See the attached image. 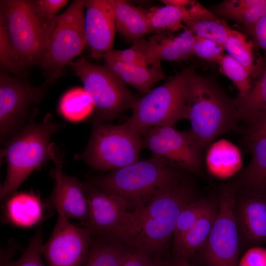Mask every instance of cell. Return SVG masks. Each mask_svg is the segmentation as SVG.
Returning <instances> with one entry per match:
<instances>
[{
    "instance_id": "6da1fadb",
    "label": "cell",
    "mask_w": 266,
    "mask_h": 266,
    "mask_svg": "<svg viewBox=\"0 0 266 266\" xmlns=\"http://www.w3.org/2000/svg\"><path fill=\"white\" fill-rule=\"evenodd\" d=\"M191 201L189 189L180 181L147 203L129 211L110 236L151 254L166 246L181 212Z\"/></svg>"
},
{
    "instance_id": "7a4b0ae2",
    "label": "cell",
    "mask_w": 266,
    "mask_h": 266,
    "mask_svg": "<svg viewBox=\"0 0 266 266\" xmlns=\"http://www.w3.org/2000/svg\"><path fill=\"white\" fill-rule=\"evenodd\" d=\"M185 100L190 130L202 149L219 136L236 129L240 118L235 99L194 70L187 82Z\"/></svg>"
},
{
    "instance_id": "3957f363",
    "label": "cell",
    "mask_w": 266,
    "mask_h": 266,
    "mask_svg": "<svg viewBox=\"0 0 266 266\" xmlns=\"http://www.w3.org/2000/svg\"><path fill=\"white\" fill-rule=\"evenodd\" d=\"M180 181L178 169L151 157L88 182L104 192L122 198L134 210Z\"/></svg>"
},
{
    "instance_id": "277c9868",
    "label": "cell",
    "mask_w": 266,
    "mask_h": 266,
    "mask_svg": "<svg viewBox=\"0 0 266 266\" xmlns=\"http://www.w3.org/2000/svg\"><path fill=\"white\" fill-rule=\"evenodd\" d=\"M47 114L42 121H30L7 142L1 152L7 173L0 188L1 200L15 192L28 176L47 160H52V135L64 127Z\"/></svg>"
},
{
    "instance_id": "5b68a950",
    "label": "cell",
    "mask_w": 266,
    "mask_h": 266,
    "mask_svg": "<svg viewBox=\"0 0 266 266\" xmlns=\"http://www.w3.org/2000/svg\"><path fill=\"white\" fill-rule=\"evenodd\" d=\"M194 69L186 68L170 77L163 84L137 98L125 123L142 136L157 127H174L179 120L187 119L186 90Z\"/></svg>"
},
{
    "instance_id": "8992f818",
    "label": "cell",
    "mask_w": 266,
    "mask_h": 266,
    "mask_svg": "<svg viewBox=\"0 0 266 266\" xmlns=\"http://www.w3.org/2000/svg\"><path fill=\"white\" fill-rule=\"evenodd\" d=\"M142 137L125 123L94 122L89 143L77 157L96 170H116L139 160Z\"/></svg>"
},
{
    "instance_id": "52a82bcc",
    "label": "cell",
    "mask_w": 266,
    "mask_h": 266,
    "mask_svg": "<svg viewBox=\"0 0 266 266\" xmlns=\"http://www.w3.org/2000/svg\"><path fill=\"white\" fill-rule=\"evenodd\" d=\"M84 8L85 0H74L44 28V48L40 63L52 81L86 45Z\"/></svg>"
},
{
    "instance_id": "ba28073f",
    "label": "cell",
    "mask_w": 266,
    "mask_h": 266,
    "mask_svg": "<svg viewBox=\"0 0 266 266\" xmlns=\"http://www.w3.org/2000/svg\"><path fill=\"white\" fill-rule=\"evenodd\" d=\"M70 65L92 99L96 112L94 122H104L115 119L131 109L137 99L125 83L105 66L91 63L83 57Z\"/></svg>"
},
{
    "instance_id": "9c48e42d",
    "label": "cell",
    "mask_w": 266,
    "mask_h": 266,
    "mask_svg": "<svg viewBox=\"0 0 266 266\" xmlns=\"http://www.w3.org/2000/svg\"><path fill=\"white\" fill-rule=\"evenodd\" d=\"M0 7L19 66L24 70L40 63L45 30L33 10L31 0H1Z\"/></svg>"
},
{
    "instance_id": "30bf717a",
    "label": "cell",
    "mask_w": 266,
    "mask_h": 266,
    "mask_svg": "<svg viewBox=\"0 0 266 266\" xmlns=\"http://www.w3.org/2000/svg\"><path fill=\"white\" fill-rule=\"evenodd\" d=\"M235 200L234 187L222 190L216 217L200 251L208 266H238L240 239L235 217Z\"/></svg>"
},
{
    "instance_id": "8fae6325",
    "label": "cell",
    "mask_w": 266,
    "mask_h": 266,
    "mask_svg": "<svg viewBox=\"0 0 266 266\" xmlns=\"http://www.w3.org/2000/svg\"><path fill=\"white\" fill-rule=\"evenodd\" d=\"M142 147L151 157L177 169L197 172L202 163V148L191 130L180 132L173 127L152 128L142 137Z\"/></svg>"
},
{
    "instance_id": "7c38bea8",
    "label": "cell",
    "mask_w": 266,
    "mask_h": 266,
    "mask_svg": "<svg viewBox=\"0 0 266 266\" xmlns=\"http://www.w3.org/2000/svg\"><path fill=\"white\" fill-rule=\"evenodd\" d=\"M92 236L86 228L76 226L58 214L53 231L42 246L47 266H83L93 243Z\"/></svg>"
},
{
    "instance_id": "4fadbf2b",
    "label": "cell",
    "mask_w": 266,
    "mask_h": 266,
    "mask_svg": "<svg viewBox=\"0 0 266 266\" xmlns=\"http://www.w3.org/2000/svg\"><path fill=\"white\" fill-rule=\"evenodd\" d=\"M45 85L33 88L5 72L0 75V133L3 141L13 135L23 124L33 104L44 93Z\"/></svg>"
},
{
    "instance_id": "5bb4252c",
    "label": "cell",
    "mask_w": 266,
    "mask_h": 266,
    "mask_svg": "<svg viewBox=\"0 0 266 266\" xmlns=\"http://www.w3.org/2000/svg\"><path fill=\"white\" fill-rule=\"evenodd\" d=\"M52 161L55 165L53 171L55 185L50 197L51 204L58 214L67 219H77L86 226L89 205L82 182L64 173L62 157H57L54 146L52 149Z\"/></svg>"
},
{
    "instance_id": "9a60e30c",
    "label": "cell",
    "mask_w": 266,
    "mask_h": 266,
    "mask_svg": "<svg viewBox=\"0 0 266 266\" xmlns=\"http://www.w3.org/2000/svg\"><path fill=\"white\" fill-rule=\"evenodd\" d=\"M82 184L89 205L86 228L93 234L111 236L129 211V204L122 198L104 192L88 181Z\"/></svg>"
},
{
    "instance_id": "2e32d148",
    "label": "cell",
    "mask_w": 266,
    "mask_h": 266,
    "mask_svg": "<svg viewBox=\"0 0 266 266\" xmlns=\"http://www.w3.org/2000/svg\"><path fill=\"white\" fill-rule=\"evenodd\" d=\"M84 31L87 45L94 58H102L112 50L116 21L108 0H85Z\"/></svg>"
},
{
    "instance_id": "e0dca14e",
    "label": "cell",
    "mask_w": 266,
    "mask_h": 266,
    "mask_svg": "<svg viewBox=\"0 0 266 266\" xmlns=\"http://www.w3.org/2000/svg\"><path fill=\"white\" fill-rule=\"evenodd\" d=\"M241 189L244 196L235 200L234 210L239 239L251 247L266 243V194Z\"/></svg>"
},
{
    "instance_id": "ac0fdd59",
    "label": "cell",
    "mask_w": 266,
    "mask_h": 266,
    "mask_svg": "<svg viewBox=\"0 0 266 266\" xmlns=\"http://www.w3.org/2000/svg\"><path fill=\"white\" fill-rule=\"evenodd\" d=\"M195 35L185 27L177 36L159 33L151 36L146 43L144 56L149 65L161 61H177L193 56Z\"/></svg>"
},
{
    "instance_id": "d6986e66",
    "label": "cell",
    "mask_w": 266,
    "mask_h": 266,
    "mask_svg": "<svg viewBox=\"0 0 266 266\" xmlns=\"http://www.w3.org/2000/svg\"><path fill=\"white\" fill-rule=\"evenodd\" d=\"M115 16L117 30L129 41L153 33L146 12L124 0H108Z\"/></svg>"
},
{
    "instance_id": "ffe728a7",
    "label": "cell",
    "mask_w": 266,
    "mask_h": 266,
    "mask_svg": "<svg viewBox=\"0 0 266 266\" xmlns=\"http://www.w3.org/2000/svg\"><path fill=\"white\" fill-rule=\"evenodd\" d=\"M105 66L125 83L129 84L140 93L146 94L159 81L165 78L160 63L148 66L128 65L104 60Z\"/></svg>"
},
{
    "instance_id": "44dd1931",
    "label": "cell",
    "mask_w": 266,
    "mask_h": 266,
    "mask_svg": "<svg viewBox=\"0 0 266 266\" xmlns=\"http://www.w3.org/2000/svg\"><path fill=\"white\" fill-rule=\"evenodd\" d=\"M217 211L211 205L189 230L173 242L175 258L189 261L197 252L201 251L209 235Z\"/></svg>"
},
{
    "instance_id": "7402d4cb",
    "label": "cell",
    "mask_w": 266,
    "mask_h": 266,
    "mask_svg": "<svg viewBox=\"0 0 266 266\" xmlns=\"http://www.w3.org/2000/svg\"><path fill=\"white\" fill-rule=\"evenodd\" d=\"M251 159L237 180V186L252 192L266 194V137L249 141Z\"/></svg>"
},
{
    "instance_id": "603a6c76",
    "label": "cell",
    "mask_w": 266,
    "mask_h": 266,
    "mask_svg": "<svg viewBox=\"0 0 266 266\" xmlns=\"http://www.w3.org/2000/svg\"><path fill=\"white\" fill-rule=\"evenodd\" d=\"M5 208L8 220L19 227H31L37 223L42 216V203L33 193L13 195L7 200Z\"/></svg>"
},
{
    "instance_id": "cb8c5ba5",
    "label": "cell",
    "mask_w": 266,
    "mask_h": 266,
    "mask_svg": "<svg viewBox=\"0 0 266 266\" xmlns=\"http://www.w3.org/2000/svg\"><path fill=\"white\" fill-rule=\"evenodd\" d=\"M214 11L242 24L248 32L266 14V0H226L216 5Z\"/></svg>"
},
{
    "instance_id": "d4e9b609",
    "label": "cell",
    "mask_w": 266,
    "mask_h": 266,
    "mask_svg": "<svg viewBox=\"0 0 266 266\" xmlns=\"http://www.w3.org/2000/svg\"><path fill=\"white\" fill-rule=\"evenodd\" d=\"M108 238L93 241L83 266H122L134 249Z\"/></svg>"
},
{
    "instance_id": "484cf974",
    "label": "cell",
    "mask_w": 266,
    "mask_h": 266,
    "mask_svg": "<svg viewBox=\"0 0 266 266\" xmlns=\"http://www.w3.org/2000/svg\"><path fill=\"white\" fill-rule=\"evenodd\" d=\"M259 75L250 92L245 97L235 99L240 120L246 123L266 111V56Z\"/></svg>"
},
{
    "instance_id": "4316f807",
    "label": "cell",
    "mask_w": 266,
    "mask_h": 266,
    "mask_svg": "<svg viewBox=\"0 0 266 266\" xmlns=\"http://www.w3.org/2000/svg\"><path fill=\"white\" fill-rule=\"evenodd\" d=\"M190 5L187 7H155L146 12L153 32H175L184 29L183 22L193 18Z\"/></svg>"
},
{
    "instance_id": "83f0119b",
    "label": "cell",
    "mask_w": 266,
    "mask_h": 266,
    "mask_svg": "<svg viewBox=\"0 0 266 266\" xmlns=\"http://www.w3.org/2000/svg\"><path fill=\"white\" fill-rule=\"evenodd\" d=\"M94 110L91 98L82 88L68 91L63 96L59 103L62 115L72 122H79L86 119Z\"/></svg>"
},
{
    "instance_id": "f1b7e54d",
    "label": "cell",
    "mask_w": 266,
    "mask_h": 266,
    "mask_svg": "<svg viewBox=\"0 0 266 266\" xmlns=\"http://www.w3.org/2000/svg\"><path fill=\"white\" fill-rule=\"evenodd\" d=\"M224 48L246 68L252 78L259 75L262 63H255L253 43L245 34L234 30Z\"/></svg>"
},
{
    "instance_id": "f546056e",
    "label": "cell",
    "mask_w": 266,
    "mask_h": 266,
    "mask_svg": "<svg viewBox=\"0 0 266 266\" xmlns=\"http://www.w3.org/2000/svg\"><path fill=\"white\" fill-rule=\"evenodd\" d=\"M183 24L195 35L209 39L223 47L234 31L217 17L186 20Z\"/></svg>"
},
{
    "instance_id": "4dcf8cb0",
    "label": "cell",
    "mask_w": 266,
    "mask_h": 266,
    "mask_svg": "<svg viewBox=\"0 0 266 266\" xmlns=\"http://www.w3.org/2000/svg\"><path fill=\"white\" fill-rule=\"evenodd\" d=\"M218 63L223 73L236 87L238 91L237 98L245 97L252 87V77L246 68L229 55L223 54Z\"/></svg>"
},
{
    "instance_id": "1f68e13d",
    "label": "cell",
    "mask_w": 266,
    "mask_h": 266,
    "mask_svg": "<svg viewBox=\"0 0 266 266\" xmlns=\"http://www.w3.org/2000/svg\"><path fill=\"white\" fill-rule=\"evenodd\" d=\"M211 204L205 200L191 201L181 212L173 232V242L189 230L206 212Z\"/></svg>"
},
{
    "instance_id": "d6a6232c",
    "label": "cell",
    "mask_w": 266,
    "mask_h": 266,
    "mask_svg": "<svg viewBox=\"0 0 266 266\" xmlns=\"http://www.w3.org/2000/svg\"><path fill=\"white\" fill-rule=\"evenodd\" d=\"M43 244L42 228L40 227L22 256L15 261L2 259L0 266H46L42 258Z\"/></svg>"
},
{
    "instance_id": "836d02e7",
    "label": "cell",
    "mask_w": 266,
    "mask_h": 266,
    "mask_svg": "<svg viewBox=\"0 0 266 266\" xmlns=\"http://www.w3.org/2000/svg\"><path fill=\"white\" fill-rule=\"evenodd\" d=\"M0 65L1 68L16 74L23 70L19 66L3 16L0 14Z\"/></svg>"
},
{
    "instance_id": "e575fe53",
    "label": "cell",
    "mask_w": 266,
    "mask_h": 266,
    "mask_svg": "<svg viewBox=\"0 0 266 266\" xmlns=\"http://www.w3.org/2000/svg\"><path fill=\"white\" fill-rule=\"evenodd\" d=\"M146 41L143 38L133 43V46L127 49L118 50L112 49L105 53L102 58L128 65L148 66L144 56Z\"/></svg>"
},
{
    "instance_id": "d590c367",
    "label": "cell",
    "mask_w": 266,
    "mask_h": 266,
    "mask_svg": "<svg viewBox=\"0 0 266 266\" xmlns=\"http://www.w3.org/2000/svg\"><path fill=\"white\" fill-rule=\"evenodd\" d=\"M68 1L66 0H31V3L36 16L45 28Z\"/></svg>"
},
{
    "instance_id": "8d00e7d4",
    "label": "cell",
    "mask_w": 266,
    "mask_h": 266,
    "mask_svg": "<svg viewBox=\"0 0 266 266\" xmlns=\"http://www.w3.org/2000/svg\"><path fill=\"white\" fill-rule=\"evenodd\" d=\"M224 48L209 39L195 35L193 56L201 59L218 63L222 56Z\"/></svg>"
},
{
    "instance_id": "74e56055",
    "label": "cell",
    "mask_w": 266,
    "mask_h": 266,
    "mask_svg": "<svg viewBox=\"0 0 266 266\" xmlns=\"http://www.w3.org/2000/svg\"><path fill=\"white\" fill-rule=\"evenodd\" d=\"M237 266H266V248L259 246L250 248L238 261Z\"/></svg>"
},
{
    "instance_id": "f35d334b",
    "label": "cell",
    "mask_w": 266,
    "mask_h": 266,
    "mask_svg": "<svg viewBox=\"0 0 266 266\" xmlns=\"http://www.w3.org/2000/svg\"><path fill=\"white\" fill-rule=\"evenodd\" d=\"M245 134L248 141L258 137H266V111L247 123Z\"/></svg>"
},
{
    "instance_id": "ab89813d",
    "label": "cell",
    "mask_w": 266,
    "mask_h": 266,
    "mask_svg": "<svg viewBox=\"0 0 266 266\" xmlns=\"http://www.w3.org/2000/svg\"><path fill=\"white\" fill-rule=\"evenodd\" d=\"M151 254L141 250L134 249L122 266H158Z\"/></svg>"
},
{
    "instance_id": "60d3db41",
    "label": "cell",
    "mask_w": 266,
    "mask_h": 266,
    "mask_svg": "<svg viewBox=\"0 0 266 266\" xmlns=\"http://www.w3.org/2000/svg\"><path fill=\"white\" fill-rule=\"evenodd\" d=\"M247 33L251 35L256 45L266 51V14Z\"/></svg>"
},
{
    "instance_id": "b9f144b4",
    "label": "cell",
    "mask_w": 266,
    "mask_h": 266,
    "mask_svg": "<svg viewBox=\"0 0 266 266\" xmlns=\"http://www.w3.org/2000/svg\"><path fill=\"white\" fill-rule=\"evenodd\" d=\"M191 0H161L165 5L177 7H187L192 2Z\"/></svg>"
},
{
    "instance_id": "7bdbcfd3",
    "label": "cell",
    "mask_w": 266,
    "mask_h": 266,
    "mask_svg": "<svg viewBox=\"0 0 266 266\" xmlns=\"http://www.w3.org/2000/svg\"><path fill=\"white\" fill-rule=\"evenodd\" d=\"M171 266H195L190 264L188 260L175 258L171 264Z\"/></svg>"
},
{
    "instance_id": "ee69618b",
    "label": "cell",
    "mask_w": 266,
    "mask_h": 266,
    "mask_svg": "<svg viewBox=\"0 0 266 266\" xmlns=\"http://www.w3.org/2000/svg\"><path fill=\"white\" fill-rule=\"evenodd\" d=\"M158 266H171V264L165 263H159Z\"/></svg>"
}]
</instances>
